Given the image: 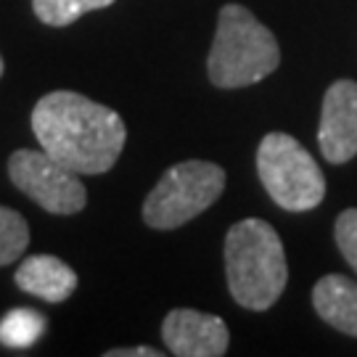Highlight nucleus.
<instances>
[{
    "label": "nucleus",
    "instance_id": "nucleus-6",
    "mask_svg": "<svg viewBox=\"0 0 357 357\" xmlns=\"http://www.w3.org/2000/svg\"><path fill=\"white\" fill-rule=\"evenodd\" d=\"M11 183L51 215H77L88 204L82 180L43 149H19L8 159Z\"/></svg>",
    "mask_w": 357,
    "mask_h": 357
},
{
    "label": "nucleus",
    "instance_id": "nucleus-12",
    "mask_svg": "<svg viewBox=\"0 0 357 357\" xmlns=\"http://www.w3.org/2000/svg\"><path fill=\"white\" fill-rule=\"evenodd\" d=\"M45 331V318L35 310H11L0 320V342L13 349L32 347Z\"/></svg>",
    "mask_w": 357,
    "mask_h": 357
},
{
    "label": "nucleus",
    "instance_id": "nucleus-11",
    "mask_svg": "<svg viewBox=\"0 0 357 357\" xmlns=\"http://www.w3.org/2000/svg\"><path fill=\"white\" fill-rule=\"evenodd\" d=\"M114 0H32V11L43 24L69 26L79 16L98 8H109Z\"/></svg>",
    "mask_w": 357,
    "mask_h": 357
},
{
    "label": "nucleus",
    "instance_id": "nucleus-2",
    "mask_svg": "<svg viewBox=\"0 0 357 357\" xmlns=\"http://www.w3.org/2000/svg\"><path fill=\"white\" fill-rule=\"evenodd\" d=\"M225 275L236 305L255 312L270 310L289 281L278 230L257 217L238 220L225 236Z\"/></svg>",
    "mask_w": 357,
    "mask_h": 357
},
{
    "label": "nucleus",
    "instance_id": "nucleus-7",
    "mask_svg": "<svg viewBox=\"0 0 357 357\" xmlns=\"http://www.w3.org/2000/svg\"><path fill=\"white\" fill-rule=\"evenodd\" d=\"M318 146L331 165H344L357 156V82L352 79H336L326 90Z\"/></svg>",
    "mask_w": 357,
    "mask_h": 357
},
{
    "label": "nucleus",
    "instance_id": "nucleus-9",
    "mask_svg": "<svg viewBox=\"0 0 357 357\" xmlns=\"http://www.w3.org/2000/svg\"><path fill=\"white\" fill-rule=\"evenodd\" d=\"M16 286L22 291L38 296L43 302L61 305L77 289V273L64 259L53 255H32L19 265L13 275Z\"/></svg>",
    "mask_w": 357,
    "mask_h": 357
},
{
    "label": "nucleus",
    "instance_id": "nucleus-14",
    "mask_svg": "<svg viewBox=\"0 0 357 357\" xmlns=\"http://www.w3.org/2000/svg\"><path fill=\"white\" fill-rule=\"evenodd\" d=\"M339 252L344 255V259L352 265L357 273V209H344L336 217V228H333Z\"/></svg>",
    "mask_w": 357,
    "mask_h": 357
},
{
    "label": "nucleus",
    "instance_id": "nucleus-4",
    "mask_svg": "<svg viewBox=\"0 0 357 357\" xmlns=\"http://www.w3.org/2000/svg\"><path fill=\"white\" fill-rule=\"evenodd\" d=\"M225 191V169L188 159L169 167L143 202V220L153 230H175L206 212Z\"/></svg>",
    "mask_w": 357,
    "mask_h": 357
},
{
    "label": "nucleus",
    "instance_id": "nucleus-13",
    "mask_svg": "<svg viewBox=\"0 0 357 357\" xmlns=\"http://www.w3.org/2000/svg\"><path fill=\"white\" fill-rule=\"evenodd\" d=\"M29 225L16 209L0 206V268L16 262L26 252Z\"/></svg>",
    "mask_w": 357,
    "mask_h": 357
},
{
    "label": "nucleus",
    "instance_id": "nucleus-1",
    "mask_svg": "<svg viewBox=\"0 0 357 357\" xmlns=\"http://www.w3.org/2000/svg\"><path fill=\"white\" fill-rule=\"evenodd\" d=\"M40 149L77 175H103L116 165L128 128L114 109L75 90H53L32 109Z\"/></svg>",
    "mask_w": 357,
    "mask_h": 357
},
{
    "label": "nucleus",
    "instance_id": "nucleus-5",
    "mask_svg": "<svg viewBox=\"0 0 357 357\" xmlns=\"http://www.w3.org/2000/svg\"><path fill=\"white\" fill-rule=\"evenodd\" d=\"M257 172L270 199L286 212H310L326 196V178L302 143L268 132L257 149Z\"/></svg>",
    "mask_w": 357,
    "mask_h": 357
},
{
    "label": "nucleus",
    "instance_id": "nucleus-10",
    "mask_svg": "<svg viewBox=\"0 0 357 357\" xmlns=\"http://www.w3.org/2000/svg\"><path fill=\"white\" fill-rule=\"evenodd\" d=\"M315 312L336 331L357 339V283L347 275H326L312 289Z\"/></svg>",
    "mask_w": 357,
    "mask_h": 357
},
{
    "label": "nucleus",
    "instance_id": "nucleus-8",
    "mask_svg": "<svg viewBox=\"0 0 357 357\" xmlns=\"http://www.w3.org/2000/svg\"><path fill=\"white\" fill-rule=\"evenodd\" d=\"M162 339L178 357H222L230 331L225 320L199 310H172L162 323Z\"/></svg>",
    "mask_w": 357,
    "mask_h": 357
},
{
    "label": "nucleus",
    "instance_id": "nucleus-16",
    "mask_svg": "<svg viewBox=\"0 0 357 357\" xmlns=\"http://www.w3.org/2000/svg\"><path fill=\"white\" fill-rule=\"evenodd\" d=\"M3 72H6V64H3V56H0V77H3Z\"/></svg>",
    "mask_w": 357,
    "mask_h": 357
},
{
    "label": "nucleus",
    "instance_id": "nucleus-15",
    "mask_svg": "<svg viewBox=\"0 0 357 357\" xmlns=\"http://www.w3.org/2000/svg\"><path fill=\"white\" fill-rule=\"evenodd\" d=\"M106 357H162V352L153 347H130V349H109Z\"/></svg>",
    "mask_w": 357,
    "mask_h": 357
},
{
    "label": "nucleus",
    "instance_id": "nucleus-3",
    "mask_svg": "<svg viewBox=\"0 0 357 357\" xmlns=\"http://www.w3.org/2000/svg\"><path fill=\"white\" fill-rule=\"evenodd\" d=\"M278 64L281 48L268 26L238 3L222 6L206 61L209 82L220 90L246 88L270 77Z\"/></svg>",
    "mask_w": 357,
    "mask_h": 357
}]
</instances>
